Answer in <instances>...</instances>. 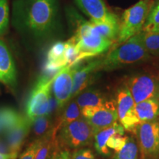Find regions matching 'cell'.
Masks as SVG:
<instances>
[{
	"instance_id": "6da1fadb",
	"label": "cell",
	"mask_w": 159,
	"mask_h": 159,
	"mask_svg": "<svg viewBox=\"0 0 159 159\" xmlns=\"http://www.w3.org/2000/svg\"><path fill=\"white\" fill-rule=\"evenodd\" d=\"M57 0H18L13 6V23L25 35L42 39L57 23Z\"/></svg>"
},
{
	"instance_id": "7a4b0ae2",
	"label": "cell",
	"mask_w": 159,
	"mask_h": 159,
	"mask_svg": "<svg viewBox=\"0 0 159 159\" xmlns=\"http://www.w3.org/2000/svg\"><path fill=\"white\" fill-rule=\"evenodd\" d=\"M141 32L109 52L102 60L101 69L113 71L150 58V55L142 42Z\"/></svg>"
},
{
	"instance_id": "3957f363",
	"label": "cell",
	"mask_w": 159,
	"mask_h": 159,
	"mask_svg": "<svg viewBox=\"0 0 159 159\" xmlns=\"http://www.w3.org/2000/svg\"><path fill=\"white\" fill-rule=\"evenodd\" d=\"M74 17L76 25L75 33L72 38L79 51V61L90 58L102 54L110 48L112 42L97 33L90 21H85L78 14Z\"/></svg>"
},
{
	"instance_id": "277c9868",
	"label": "cell",
	"mask_w": 159,
	"mask_h": 159,
	"mask_svg": "<svg viewBox=\"0 0 159 159\" xmlns=\"http://www.w3.org/2000/svg\"><path fill=\"white\" fill-rule=\"evenodd\" d=\"M153 0H139L125 10L119 25L118 43H123L134 35L142 31Z\"/></svg>"
},
{
	"instance_id": "5b68a950",
	"label": "cell",
	"mask_w": 159,
	"mask_h": 159,
	"mask_svg": "<svg viewBox=\"0 0 159 159\" xmlns=\"http://www.w3.org/2000/svg\"><path fill=\"white\" fill-rule=\"evenodd\" d=\"M94 133L84 119L80 118L59 128L57 142L70 149H80L91 144Z\"/></svg>"
},
{
	"instance_id": "8992f818",
	"label": "cell",
	"mask_w": 159,
	"mask_h": 159,
	"mask_svg": "<svg viewBox=\"0 0 159 159\" xmlns=\"http://www.w3.org/2000/svg\"><path fill=\"white\" fill-rule=\"evenodd\" d=\"M94 139L97 152L102 156H108L122 150L129 137L125 136V128L122 125L115 122L108 128L95 133Z\"/></svg>"
},
{
	"instance_id": "52a82bcc",
	"label": "cell",
	"mask_w": 159,
	"mask_h": 159,
	"mask_svg": "<svg viewBox=\"0 0 159 159\" xmlns=\"http://www.w3.org/2000/svg\"><path fill=\"white\" fill-rule=\"evenodd\" d=\"M53 79L48 80L41 76L32 91L26 106L27 116L32 121L39 116L47 115Z\"/></svg>"
},
{
	"instance_id": "ba28073f",
	"label": "cell",
	"mask_w": 159,
	"mask_h": 159,
	"mask_svg": "<svg viewBox=\"0 0 159 159\" xmlns=\"http://www.w3.org/2000/svg\"><path fill=\"white\" fill-rule=\"evenodd\" d=\"M116 105L118 119L125 130L136 131L141 124L136 111V103L130 91L124 84L116 92Z\"/></svg>"
},
{
	"instance_id": "9c48e42d",
	"label": "cell",
	"mask_w": 159,
	"mask_h": 159,
	"mask_svg": "<svg viewBox=\"0 0 159 159\" xmlns=\"http://www.w3.org/2000/svg\"><path fill=\"white\" fill-rule=\"evenodd\" d=\"M136 104L148 99L159 100V78L150 74L130 77L125 83Z\"/></svg>"
},
{
	"instance_id": "30bf717a",
	"label": "cell",
	"mask_w": 159,
	"mask_h": 159,
	"mask_svg": "<svg viewBox=\"0 0 159 159\" xmlns=\"http://www.w3.org/2000/svg\"><path fill=\"white\" fill-rule=\"evenodd\" d=\"M142 159H158L159 157V124L157 122H142L136 128Z\"/></svg>"
},
{
	"instance_id": "8fae6325",
	"label": "cell",
	"mask_w": 159,
	"mask_h": 159,
	"mask_svg": "<svg viewBox=\"0 0 159 159\" xmlns=\"http://www.w3.org/2000/svg\"><path fill=\"white\" fill-rule=\"evenodd\" d=\"M83 118L88 122L94 133L108 128L118 119L116 108L114 101H109L103 106L81 110Z\"/></svg>"
},
{
	"instance_id": "7c38bea8",
	"label": "cell",
	"mask_w": 159,
	"mask_h": 159,
	"mask_svg": "<svg viewBox=\"0 0 159 159\" xmlns=\"http://www.w3.org/2000/svg\"><path fill=\"white\" fill-rule=\"evenodd\" d=\"M74 66H66L53 79L51 90L59 108H62L71 98Z\"/></svg>"
},
{
	"instance_id": "4fadbf2b",
	"label": "cell",
	"mask_w": 159,
	"mask_h": 159,
	"mask_svg": "<svg viewBox=\"0 0 159 159\" xmlns=\"http://www.w3.org/2000/svg\"><path fill=\"white\" fill-rule=\"evenodd\" d=\"M102 59H97L91 61L85 65L75 66L73 75V88L71 98H74L80 94L85 88L92 83L95 73L101 69Z\"/></svg>"
},
{
	"instance_id": "5bb4252c",
	"label": "cell",
	"mask_w": 159,
	"mask_h": 159,
	"mask_svg": "<svg viewBox=\"0 0 159 159\" xmlns=\"http://www.w3.org/2000/svg\"><path fill=\"white\" fill-rule=\"evenodd\" d=\"M33 121L27 116H21L16 124L6 131V143L10 152L17 158L20 150L28 136Z\"/></svg>"
},
{
	"instance_id": "9a60e30c",
	"label": "cell",
	"mask_w": 159,
	"mask_h": 159,
	"mask_svg": "<svg viewBox=\"0 0 159 159\" xmlns=\"http://www.w3.org/2000/svg\"><path fill=\"white\" fill-rule=\"evenodd\" d=\"M0 81L13 85L16 82V70L8 48L0 41Z\"/></svg>"
},
{
	"instance_id": "2e32d148",
	"label": "cell",
	"mask_w": 159,
	"mask_h": 159,
	"mask_svg": "<svg viewBox=\"0 0 159 159\" xmlns=\"http://www.w3.org/2000/svg\"><path fill=\"white\" fill-rule=\"evenodd\" d=\"M76 2L91 21H104L111 13L102 0H76Z\"/></svg>"
},
{
	"instance_id": "e0dca14e",
	"label": "cell",
	"mask_w": 159,
	"mask_h": 159,
	"mask_svg": "<svg viewBox=\"0 0 159 159\" xmlns=\"http://www.w3.org/2000/svg\"><path fill=\"white\" fill-rule=\"evenodd\" d=\"M95 30L99 35L113 42L118 39L119 33V24L116 15L111 13L106 19L101 21H91Z\"/></svg>"
},
{
	"instance_id": "ac0fdd59",
	"label": "cell",
	"mask_w": 159,
	"mask_h": 159,
	"mask_svg": "<svg viewBox=\"0 0 159 159\" xmlns=\"http://www.w3.org/2000/svg\"><path fill=\"white\" fill-rule=\"evenodd\" d=\"M110 100H108L105 95L99 90L89 89L81 93L77 97L76 102L80 111L85 108H92L103 106Z\"/></svg>"
},
{
	"instance_id": "d6986e66",
	"label": "cell",
	"mask_w": 159,
	"mask_h": 159,
	"mask_svg": "<svg viewBox=\"0 0 159 159\" xmlns=\"http://www.w3.org/2000/svg\"><path fill=\"white\" fill-rule=\"evenodd\" d=\"M136 111L141 123L152 122L159 116V100L151 99L137 103Z\"/></svg>"
},
{
	"instance_id": "ffe728a7",
	"label": "cell",
	"mask_w": 159,
	"mask_h": 159,
	"mask_svg": "<svg viewBox=\"0 0 159 159\" xmlns=\"http://www.w3.org/2000/svg\"><path fill=\"white\" fill-rule=\"evenodd\" d=\"M142 31L159 33V0H153Z\"/></svg>"
},
{
	"instance_id": "44dd1931",
	"label": "cell",
	"mask_w": 159,
	"mask_h": 159,
	"mask_svg": "<svg viewBox=\"0 0 159 159\" xmlns=\"http://www.w3.org/2000/svg\"><path fill=\"white\" fill-rule=\"evenodd\" d=\"M21 115L11 108H0V134L6 132L10 128L13 126Z\"/></svg>"
},
{
	"instance_id": "7402d4cb",
	"label": "cell",
	"mask_w": 159,
	"mask_h": 159,
	"mask_svg": "<svg viewBox=\"0 0 159 159\" xmlns=\"http://www.w3.org/2000/svg\"><path fill=\"white\" fill-rule=\"evenodd\" d=\"M82 117L83 116L82 114H81V111L79 105H77L76 101H72L66 108L64 112L61 116L58 124L57 125L55 128L57 130H59V128L61 126H63V125L73 122L75 120H77L78 119L82 118Z\"/></svg>"
},
{
	"instance_id": "603a6c76",
	"label": "cell",
	"mask_w": 159,
	"mask_h": 159,
	"mask_svg": "<svg viewBox=\"0 0 159 159\" xmlns=\"http://www.w3.org/2000/svg\"><path fill=\"white\" fill-rule=\"evenodd\" d=\"M142 42L150 55L159 57V33L142 31Z\"/></svg>"
},
{
	"instance_id": "cb8c5ba5",
	"label": "cell",
	"mask_w": 159,
	"mask_h": 159,
	"mask_svg": "<svg viewBox=\"0 0 159 159\" xmlns=\"http://www.w3.org/2000/svg\"><path fill=\"white\" fill-rule=\"evenodd\" d=\"M114 159H139V147L134 138H130L120 151L115 154Z\"/></svg>"
},
{
	"instance_id": "d4e9b609",
	"label": "cell",
	"mask_w": 159,
	"mask_h": 159,
	"mask_svg": "<svg viewBox=\"0 0 159 159\" xmlns=\"http://www.w3.org/2000/svg\"><path fill=\"white\" fill-rule=\"evenodd\" d=\"M79 51L75 41L71 37L66 42V60L67 66H74L80 62Z\"/></svg>"
},
{
	"instance_id": "484cf974",
	"label": "cell",
	"mask_w": 159,
	"mask_h": 159,
	"mask_svg": "<svg viewBox=\"0 0 159 159\" xmlns=\"http://www.w3.org/2000/svg\"><path fill=\"white\" fill-rule=\"evenodd\" d=\"M33 127V132L37 136H44L46 133L49 130L50 127V120L49 116L47 115L41 116L34 119L32 122Z\"/></svg>"
},
{
	"instance_id": "4316f807",
	"label": "cell",
	"mask_w": 159,
	"mask_h": 159,
	"mask_svg": "<svg viewBox=\"0 0 159 159\" xmlns=\"http://www.w3.org/2000/svg\"><path fill=\"white\" fill-rule=\"evenodd\" d=\"M9 6L7 0H0V36L8 28Z\"/></svg>"
},
{
	"instance_id": "83f0119b",
	"label": "cell",
	"mask_w": 159,
	"mask_h": 159,
	"mask_svg": "<svg viewBox=\"0 0 159 159\" xmlns=\"http://www.w3.org/2000/svg\"><path fill=\"white\" fill-rule=\"evenodd\" d=\"M41 142H42V138L36 139L34 142H32L28 148H27L24 151L23 153H21L19 159H35V155L41 146Z\"/></svg>"
},
{
	"instance_id": "f1b7e54d",
	"label": "cell",
	"mask_w": 159,
	"mask_h": 159,
	"mask_svg": "<svg viewBox=\"0 0 159 159\" xmlns=\"http://www.w3.org/2000/svg\"><path fill=\"white\" fill-rule=\"evenodd\" d=\"M71 159H96L93 152L89 148L77 149L71 156Z\"/></svg>"
},
{
	"instance_id": "f546056e",
	"label": "cell",
	"mask_w": 159,
	"mask_h": 159,
	"mask_svg": "<svg viewBox=\"0 0 159 159\" xmlns=\"http://www.w3.org/2000/svg\"><path fill=\"white\" fill-rule=\"evenodd\" d=\"M52 159H71V157L69 150H57L56 152H55Z\"/></svg>"
},
{
	"instance_id": "4dcf8cb0",
	"label": "cell",
	"mask_w": 159,
	"mask_h": 159,
	"mask_svg": "<svg viewBox=\"0 0 159 159\" xmlns=\"http://www.w3.org/2000/svg\"><path fill=\"white\" fill-rule=\"evenodd\" d=\"M0 152L2 153H10V150L8 146H7V143L2 142V141L0 140Z\"/></svg>"
},
{
	"instance_id": "1f68e13d",
	"label": "cell",
	"mask_w": 159,
	"mask_h": 159,
	"mask_svg": "<svg viewBox=\"0 0 159 159\" xmlns=\"http://www.w3.org/2000/svg\"><path fill=\"white\" fill-rule=\"evenodd\" d=\"M16 157L10 153H2L0 152V159H16Z\"/></svg>"
}]
</instances>
